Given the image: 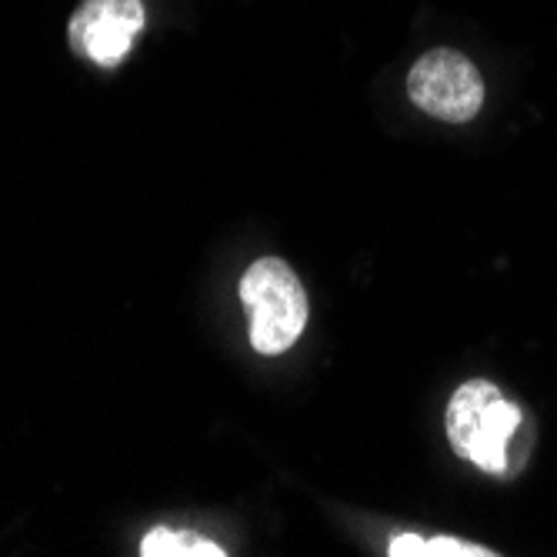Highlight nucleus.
<instances>
[{"mask_svg": "<svg viewBox=\"0 0 557 557\" xmlns=\"http://www.w3.org/2000/svg\"><path fill=\"white\" fill-rule=\"evenodd\" d=\"M521 424V408L491 381H468L447 404V437L465 461L481 471H508V444Z\"/></svg>", "mask_w": 557, "mask_h": 557, "instance_id": "f257e3e1", "label": "nucleus"}, {"mask_svg": "<svg viewBox=\"0 0 557 557\" xmlns=\"http://www.w3.org/2000/svg\"><path fill=\"white\" fill-rule=\"evenodd\" d=\"M240 300L250 314V344L268 358L290 350L308 324V294L281 258H261L244 271Z\"/></svg>", "mask_w": 557, "mask_h": 557, "instance_id": "f03ea898", "label": "nucleus"}, {"mask_svg": "<svg viewBox=\"0 0 557 557\" xmlns=\"http://www.w3.org/2000/svg\"><path fill=\"white\" fill-rule=\"evenodd\" d=\"M408 94L424 114L447 124H468L484 104V81L465 54L437 47L411 67Z\"/></svg>", "mask_w": 557, "mask_h": 557, "instance_id": "7ed1b4c3", "label": "nucleus"}, {"mask_svg": "<svg viewBox=\"0 0 557 557\" xmlns=\"http://www.w3.org/2000/svg\"><path fill=\"white\" fill-rule=\"evenodd\" d=\"M144 30V0H84L67 24L77 58L97 67H121Z\"/></svg>", "mask_w": 557, "mask_h": 557, "instance_id": "20e7f679", "label": "nucleus"}, {"mask_svg": "<svg viewBox=\"0 0 557 557\" xmlns=\"http://www.w3.org/2000/svg\"><path fill=\"white\" fill-rule=\"evenodd\" d=\"M140 554L144 557H224V547L194 531L154 528L140 541Z\"/></svg>", "mask_w": 557, "mask_h": 557, "instance_id": "39448f33", "label": "nucleus"}, {"mask_svg": "<svg viewBox=\"0 0 557 557\" xmlns=\"http://www.w3.org/2000/svg\"><path fill=\"white\" fill-rule=\"evenodd\" d=\"M494 550L481 547V544H468L458 537H434L424 541V557H491Z\"/></svg>", "mask_w": 557, "mask_h": 557, "instance_id": "423d86ee", "label": "nucleus"}, {"mask_svg": "<svg viewBox=\"0 0 557 557\" xmlns=\"http://www.w3.org/2000/svg\"><path fill=\"white\" fill-rule=\"evenodd\" d=\"M391 557H424V537L418 534H400L391 541Z\"/></svg>", "mask_w": 557, "mask_h": 557, "instance_id": "0eeeda50", "label": "nucleus"}]
</instances>
